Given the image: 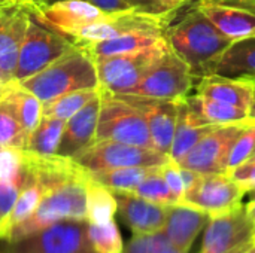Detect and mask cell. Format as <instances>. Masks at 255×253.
I'll return each mask as SVG.
<instances>
[{
  "instance_id": "obj_1",
  "label": "cell",
  "mask_w": 255,
  "mask_h": 253,
  "mask_svg": "<svg viewBox=\"0 0 255 253\" xmlns=\"http://www.w3.org/2000/svg\"><path fill=\"white\" fill-rule=\"evenodd\" d=\"M182 10L181 15H178L179 10L173 15L164 30V37L199 81L215 73L221 57L233 42L208 19L194 1Z\"/></svg>"
},
{
  "instance_id": "obj_2",
  "label": "cell",
  "mask_w": 255,
  "mask_h": 253,
  "mask_svg": "<svg viewBox=\"0 0 255 253\" xmlns=\"http://www.w3.org/2000/svg\"><path fill=\"white\" fill-rule=\"evenodd\" d=\"M90 179L91 174L85 170L48 189L36 212L10 230L6 243L31 236L58 221H87V183Z\"/></svg>"
},
{
  "instance_id": "obj_3",
  "label": "cell",
  "mask_w": 255,
  "mask_h": 253,
  "mask_svg": "<svg viewBox=\"0 0 255 253\" xmlns=\"http://www.w3.org/2000/svg\"><path fill=\"white\" fill-rule=\"evenodd\" d=\"M18 82L42 103H48L72 91L99 86L94 61L75 45L36 75Z\"/></svg>"
},
{
  "instance_id": "obj_4",
  "label": "cell",
  "mask_w": 255,
  "mask_h": 253,
  "mask_svg": "<svg viewBox=\"0 0 255 253\" xmlns=\"http://www.w3.org/2000/svg\"><path fill=\"white\" fill-rule=\"evenodd\" d=\"M112 140L154 149L143 115L123 97L102 88L96 142Z\"/></svg>"
},
{
  "instance_id": "obj_5",
  "label": "cell",
  "mask_w": 255,
  "mask_h": 253,
  "mask_svg": "<svg viewBox=\"0 0 255 253\" xmlns=\"http://www.w3.org/2000/svg\"><path fill=\"white\" fill-rule=\"evenodd\" d=\"M194 84L196 78L191 75L190 67L169 46L127 94L149 98L179 100L190 94Z\"/></svg>"
},
{
  "instance_id": "obj_6",
  "label": "cell",
  "mask_w": 255,
  "mask_h": 253,
  "mask_svg": "<svg viewBox=\"0 0 255 253\" xmlns=\"http://www.w3.org/2000/svg\"><path fill=\"white\" fill-rule=\"evenodd\" d=\"M72 48L73 42L69 37L49 28L30 12V21L19 48L13 79L22 81L36 75Z\"/></svg>"
},
{
  "instance_id": "obj_7",
  "label": "cell",
  "mask_w": 255,
  "mask_h": 253,
  "mask_svg": "<svg viewBox=\"0 0 255 253\" xmlns=\"http://www.w3.org/2000/svg\"><path fill=\"white\" fill-rule=\"evenodd\" d=\"M167 48L169 43L164 37L154 46L96 61L99 86L112 94H127Z\"/></svg>"
},
{
  "instance_id": "obj_8",
  "label": "cell",
  "mask_w": 255,
  "mask_h": 253,
  "mask_svg": "<svg viewBox=\"0 0 255 253\" xmlns=\"http://www.w3.org/2000/svg\"><path fill=\"white\" fill-rule=\"evenodd\" d=\"M4 253H93L87 221H58L46 228L9 242Z\"/></svg>"
},
{
  "instance_id": "obj_9",
  "label": "cell",
  "mask_w": 255,
  "mask_h": 253,
  "mask_svg": "<svg viewBox=\"0 0 255 253\" xmlns=\"http://www.w3.org/2000/svg\"><path fill=\"white\" fill-rule=\"evenodd\" d=\"M73 160L88 171H99L124 167H158L169 161V157L151 148L100 140L81 151Z\"/></svg>"
},
{
  "instance_id": "obj_10",
  "label": "cell",
  "mask_w": 255,
  "mask_h": 253,
  "mask_svg": "<svg viewBox=\"0 0 255 253\" xmlns=\"http://www.w3.org/2000/svg\"><path fill=\"white\" fill-rule=\"evenodd\" d=\"M248 124L250 122L214 127L178 164L200 174L227 173V158L230 148L235 139Z\"/></svg>"
},
{
  "instance_id": "obj_11",
  "label": "cell",
  "mask_w": 255,
  "mask_h": 253,
  "mask_svg": "<svg viewBox=\"0 0 255 253\" xmlns=\"http://www.w3.org/2000/svg\"><path fill=\"white\" fill-rule=\"evenodd\" d=\"M245 189L229 174H202L197 183L188 189L181 203L190 204L209 216H217L244 204Z\"/></svg>"
},
{
  "instance_id": "obj_12",
  "label": "cell",
  "mask_w": 255,
  "mask_h": 253,
  "mask_svg": "<svg viewBox=\"0 0 255 253\" xmlns=\"http://www.w3.org/2000/svg\"><path fill=\"white\" fill-rule=\"evenodd\" d=\"M255 242V227L245 204L211 216L205 227L200 253H226Z\"/></svg>"
},
{
  "instance_id": "obj_13",
  "label": "cell",
  "mask_w": 255,
  "mask_h": 253,
  "mask_svg": "<svg viewBox=\"0 0 255 253\" xmlns=\"http://www.w3.org/2000/svg\"><path fill=\"white\" fill-rule=\"evenodd\" d=\"M172 16H152L134 9L108 13L103 19L84 27L78 34L72 39L73 45H84L100 42L106 39H112L126 33L149 30V31H163L170 22Z\"/></svg>"
},
{
  "instance_id": "obj_14",
  "label": "cell",
  "mask_w": 255,
  "mask_h": 253,
  "mask_svg": "<svg viewBox=\"0 0 255 253\" xmlns=\"http://www.w3.org/2000/svg\"><path fill=\"white\" fill-rule=\"evenodd\" d=\"M194 4L232 42L255 36V0H194Z\"/></svg>"
},
{
  "instance_id": "obj_15",
  "label": "cell",
  "mask_w": 255,
  "mask_h": 253,
  "mask_svg": "<svg viewBox=\"0 0 255 253\" xmlns=\"http://www.w3.org/2000/svg\"><path fill=\"white\" fill-rule=\"evenodd\" d=\"M30 12L40 22L70 40L84 27L94 24L108 15L84 0H54L40 7L30 9Z\"/></svg>"
},
{
  "instance_id": "obj_16",
  "label": "cell",
  "mask_w": 255,
  "mask_h": 253,
  "mask_svg": "<svg viewBox=\"0 0 255 253\" xmlns=\"http://www.w3.org/2000/svg\"><path fill=\"white\" fill-rule=\"evenodd\" d=\"M133 104L145 118L154 149L167 155L172 146L176 118H178V100L149 98L128 94H117Z\"/></svg>"
},
{
  "instance_id": "obj_17",
  "label": "cell",
  "mask_w": 255,
  "mask_h": 253,
  "mask_svg": "<svg viewBox=\"0 0 255 253\" xmlns=\"http://www.w3.org/2000/svg\"><path fill=\"white\" fill-rule=\"evenodd\" d=\"M30 21V9L18 1L0 10V79L12 81L18 54Z\"/></svg>"
},
{
  "instance_id": "obj_18",
  "label": "cell",
  "mask_w": 255,
  "mask_h": 253,
  "mask_svg": "<svg viewBox=\"0 0 255 253\" xmlns=\"http://www.w3.org/2000/svg\"><path fill=\"white\" fill-rule=\"evenodd\" d=\"M102 106V88L100 92L90 100L81 110L66 121V127L61 136L57 155L73 158L81 151L87 149L96 142L97 122Z\"/></svg>"
},
{
  "instance_id": "obj_19",
  "label": "cell",
  "mask_w": 255,
  "mask_h": 253,
  "mask_svg": "<svg viewBox=\"0 0 255 253\" xmlns=\"http://www.w3.org/2000/svg\"><path fill=\"white\" fill-rule=\"evenodd\" d=\"M118 213L133 234H154L164 228L167 206L151 203L131 192H114Z\"/></svg>"
},
{
  "instance_id": "obj_20",
  "label": "cell",
  "mask_w": 255,
  "mask_h": 253,
  "mask_svg": "<svg viewBox=\"0 0 255 253\" xmlns=\"http://www.w3.org/2000/svg\"><path fill=\"white\" fill-rule=\"evenodd\" d=\"M209 215L185 203L167 206V218L163 228L167 240L178 249L188 253L200 231L208 225Z\"/></svg>"
},
{
  "instance_id": "obj_21",
  "label": "cell",
  "mask_w": 255,
  "mask_h": 253,
  "mask_svg": "<svg viewBox=\"0 0 255 253\" xmlns=\"http://www.w3.org/2000/svg\"><path fill=\"white\" fill-rule=\"evenodd\" d=\"M215 125L205 121L200 112L188 101L187 97L178 100V118L173 133L169 158L175 163H181L184 157L194 148V145L208 134Z\"/></svg>"
},
{
  "instance_id": "obj_22",
  "label": "cell",
  "mask_w": 255,
  "mask_h": 253,
  "mask_svg": "<svg viewBox=\"0 0 255 253\" xmlns=\"http://www.w3.org/2000/svg\"><path fill=\"white\" fill-rule=\"evenodd\" d=\"M196 91L200 95L236 106L250 113L254 95V81L251 78H233L214 73L200 78Z\"/></svg>"
},
{
  "instance_id": "obj_23",
  "label": "cell",
  "mask_w": 255,
  "mask_h": 253,
  "mask_svg": "<svg viewBox=\"0 0 255 253\" xmlns=\"http://www.w3.org/2000/svg\"><path fill=\"white\" fill-rule=\"evenodd\" d=\"M164 39L163 31H149V30H139V31H131L126 33L112 39L100 40V42H93V43H84V45H75L81 48L87 55L96 63L102 58L118 55V54H126V52H134L140 51L149 46L157 45Z\"/></svg>"
},
{
  "instance_id": "obj_24",
  "label": "cell",
  "mask_w": 255,
  "mask_h": 253,
  "mask_svg": "<svg viewBox=\"0 0 255 253\" xmlns=\"http://www.w3.org/2000/svg\"><path fill=\"white\" fill-rule=\"evenodd\" d=\"M0 104L7 107L15 115L28 134L42 119V101L15 79L6 82Z\"/></svg>"
},
{
  "instance_id": "obj_25",
  "label": "cell",
  "mask_w": 255,
  "mask_h": 253,
  "mask_svg": "<svg viewBox=\"0 0 255 253\" xmlns=\"http://www.w3.org/2000/svg\"><path fill=\"white\" fill-rule=\"evenodd\" d=\"M215 73L233 78H255V36L233 42L221 57Z\"/></svg>"
},
{
  "instance_id": "obj_26",
  "label": "cell",
  "mask_w": 255,
  "mask_h": 253,
  "mask_svg": "<svg viewBox=\"0 0 255 253\" xmlns=\"http://www.w3.org/2000/svg\"><path fill=\"white\" fill-rule=\"evenodd\" d=\"M188 101L200 112V115L205 118V121L211 125L221 127V125H232V124H242V122H250L248 121V110L239 109L236 106L194 94V95H187Z\"/></svg>"
},
{
  "instance_id": "obj_27",
  "label": "cell",
  "mask_w": 255,
  "mask_h": 253,
  "mask_svg": "<svg viewBox=\"0 0 255 253\" xmlns=\"http://www.w3.org/2000/svg\"><path fill=\"white\" fill-rule=\"evenodd\" d=\"M64 127H66L64 119L42 116L37 127L30 133L25 149L40 157L57 155V149L60 146Z\"/></svg>"
},
{
  "instance_id": "obj_28",
  "label": "cell",
  "mask_w": 255,
  "mask_h": 253,
  "mask_svg": "<svg viewBox=\"0 0 255 253\" xmlns=\"http://www.w3.org/2000/svg\"><path fill=\"white\" fill-rule=\"evenodd\" d=\"M117 212L115 194L91 177L87 183V222L96 225L106 224L115 218Z\"/></svg>"
},
{
  "instance_id": "obj_29",
  "label": "cell",
  "mask_w": 255,
  "mask_h": 253,
  "mask_svg": "<svg viewBox=\"0 0 255 253\" xmlns=\"http://www.w3.org/2000/svg\"><path fill=\"white\" fill-rule=\"evenodd\" d=\"M154 169L155 167H124L90 171V174L97 183L112 192H131Z\"/></svg>"
},
{
  "instance_id": "obj_30",
  "label": "cell",
  "mask_w": 255,
  "mask_h": 253,
  "mask_svg": "<svg viewBox=\"0 0 255 253\" xmlns=\"http://www.w3.org/2000/svg\"><path fill=\"white\" fill-rule=\"evenodd\" d=\"M99 92H100V86L78 89V91L67 92L48 103H42V116L58 118V119L67 121L78 110H81L90 100H93Z\"/></svg>"
},
{
  "instance_id": "obj_31",
  "label": "cell",
  "mask_w": 255,
  "mask_h": 253,
  "mask_svg": "<svg viewBox=\"0 0 255 253\" xmlns=\"http://www.w3.org/2000/svg\"><path fill=\"white\" fill-rule=\"evenodd\" d=\"M43 195H45V188L42 186V183L30 176V180L19 191L16 203H15V206L10 212V216L7 219V237L13 227L24 222L36 212ZM6 242H7V239H6Z\"/></svg>"
},
{
  "instance_id": "obj_32",
  "label": "cell",
  "mask_w": 255,
  "mask_h": 253,
  "mask_svg": "<svg viewBox=\"0 0 255 253\" xmlns=\"http://www.w3.org/2000/svg\"><path fill=\"white\" fill-rule=\"evenodd\" d=\"M30 180L27 152L19 148H0V182H13L24 188Z\"/></svg>"
},
{
  "instance_id": "obj_33",
  "label": "cell",
  "mask_w": 255,
  "mask_h": 253,
  "mask_svg": "<svg viewBox=\"0 0 255 253\" xmlns=\"http://www.w3.org/2000/svg\"><path fill=\"white\" fill-rule=\"evenodd\" d=\"M88 239L93 253H123L124 243L115 219L106 224H88Z\"/></svg>"
},
{
  "instance_id": "obj_34",
  "label": "cell",
  "mask_w": 255,
  "mask_h": 253,
  "mask_svg": "<svg viewBox=\"0 0 255 253\" xmlns=\"http://www.w3.org/2000/svg\"><path fill=\"white\" fill-rule=\"evenodd\" d=\"M131 194L145 198L151 203L161 204V206H170L178 203L173 194L170 192L169 186L166 185V180L161 176L160 167H155L133 191Z\"/></svg>"
},
{
  "instance_id": "obj_35",
  "label": "cell",
  "mask_w": 255,
  "mask_h": 253,
  "mask_svg": "<svg viewBox=\"0 0 255 253\" xmlns=\"http://www.w3.org/2000/svg\"><path fill=\"white\" fill-rule=\"evenodd\" d=\"M28 133L22 128L15 115L0 104V148L25 149L28 143Z\"/></svg>"
},
{
  "instance_id": "obj_36",
  "label": "cell",
  "mask_w": 255,
  "mask_h": 253,
  "mask_svg": "<svg viewBox=\"0 0 255 253\" xmlns=\"http://www.w3.org/2000/svg\"><path fill=\"white\" fill-rule=\"evenodd\" d=\"M255 151V124L250 122L235 139L229 158H227V173H230L233 169L239 167L241 164L250 161Z\"/></svg>"
},
{
  "instance_id": "obj_37",
  "label": "cell",
  "mask_w": 255,
  "mask_h": 253,
  "mask_svg": "<svg viewBox=\"0 0 255 253\" xmlns=\"http://www.w3.org/2000/svg\"><path fill=\"white\" fill-rule=\"evenodd\" d=\"M166 243H169V240L163 231L154 234H134L124 246L123 253H157Z\"/></svg>"
},
{
  "instance_id": "obj_38",
  "label": "cell",
  "mask_w": 255,
  "mask_h": 253,
  "mask_svg": "<svg viewBox=\"0 0 255 253\" xmlns=\"http://www.w3.org/2000/svg\"><path fill=\"white\" fill-rule=\"evenodd\" d=\"M160 171H161V176L166 180V185L169 186L170 192L173 194L176 201L181 203L182 197L185 194V188H184L179 164L169 158V161H166L163 166H160Z\"/></svg>"
},
{
  "instance_id": "obj_39",
  "label": "cell",
  "mask_w": 255,
  "mask_h": 253,
  "mask_svg": "<svg viewBox=\"0 0 255 253\" xmlns=\"http://www.w3.org/2000/svg\"><path fill=\"white\" fill-rule=\"evenodd\" d=\"M124 1L131 9L146 13V15H152V16H172L176 13L167 9L161 0H124Z\"/></svg>"
},
{
  "instance_id": "obj_40",
  "label": "cell",
  "mask_w": 255,
  "mask_h": 253,
  "mask_svg": "<svg viewBox=\"0 0 255 253\" xmlns=\"http://www.w3.org/2000/svg\"><path fill=\"white\" fill-rule=\"evenodd\" d=\"M229 174L245 189V192L255 191V161H247L241 164Z\"/></svg>"
},
{
  "instance_id": "obj_41",
  "label": "cell",
  "mask_w": 255,
  "mask_h": 253,
  "mask_svg": "<svg viewBox=\"0 0 255 253\" xmlns=\"http://www.w3.org/2000/svg\"><path fill=\"white\" fill-rule=\"evenodd\" d=\"M54 1V0H49ZM96 7H99L100 10L106 12V13H114V12H123V10H128L131 9L124 0H84Z\"/></svg>"
},
{
  "instance_id": "obj_42",
  "label": "cell",
  "mask_w": 255,
  "mask_h": 253,
  "mask_svg": "<svg viewBox=\"0 0 255 253\" xmlns=\"http://www.w3.org/2000/svg\"><path fill=\"white\" fill-rule=\"evenodd\" d=\"M179 169H181V176H182V182H184V188H185V192L188 191V189H191L196 183H197V180L200 179V173H197V171H194V170H190V169H185V167H181L179 166Z\"/></svg>"
},
{
  "instance_id": "obj_43",
  "label": "cell",
  "mask_w": 255,
  "mask_h": 253,
  "mask_svg": "<svg viewBox=\"0 0 255 253\" xmlns=\"http://www.w3.org/2000/svg\"><path fill=\"white\" fill-rule=\"evenodd\" d=\"M161 1H163V4H164L167 9H170L172 12H178L179 9H182V7H185V6L191 4L194 0H161Z\"/></svg>"
},
{
  "instance_id": "obj_44",
  "label": "cell",
  "mask_w": 255,
  "mask_h": 253,
  "mask_svg": "<svg viewBox=\"0 0 255 253\" xmlns=\"http://www.w3.org/2000/svg\"><path fill=\"white\" fill-rule=\"evenodd\" d=\"M157 253H187V252H184V251H181V249H178V248H175L170 242L169 243H166L160 251Z\"/></svg>"
},
{
  "instance_id": "obj_45",
  "label": "cell",
  "mask_w": 255,
  "mask_h": 253,
  "mask_svg": "<svg viewBox=\"0 0 255 253\" xmlns=\"http://www.w3.org/2000/svg\"><path fill=\"white\" fill-rule=\"evenodd\" d=\"M245 207H247V212H248V215H250V218H251V221H253L255 227V195L248 204H245Z\"/></svg>"
},
{
  "instance_id": "obj_46",
  "label": "cell",
  "mask_w": 255,
  "mask_h": 253,
  "mask_svg": "<svg viewBox=\"0 0 255 253\" xmlns=\"http://www.w3.org/2000/svg\"><path fill=\"white\" fill-rule=\"evenodd\" d=\"M30 9H36V7H40V6H43V4H46L49 0H22Z\"/></svg>"
},
{
  "instance_id": "obj_47",
  "label": "cell",
  "mask_w": 255,
  "mask_h": 253,
  "mask_svg": "<svg viewBox=\"0 0 255 253\" xmlns=\"http://www.w3.org/2000/svg\"><path fill=\"white\" fill-rule=\"evenodd\" d=\"M254 81V95H253V103L250 107V113H248V121L255 124V78H251Z\"/></svg>"
},
{
  "instance_id": "obj_48",
  "label": "cell",
  "mask_w": 255,
  "mask_h": 253,
  "mask_svg": "<svg viewBox=\"0 0 255 253\" xmlns=\"http://www.w3.org/2000/svg\"><path fill=\"white\" fill-rule=\"evenodd\" d=\"M18 1H21V0H0V10H3V9L9 7V6H12V4L18 3Z\"/></svg>"
},
{
  "instance_id": "obj_49",
  "label": "cell",
  "mask_w": 255,
  "mask_h": 253,
  "mask_svg": "<svg viewBox=\"0 0 255 253\" xmlns=\"http://www.w3.org/2000/svg\"><path fill=\"white\" fill-rule=\"evenodd\" d=\"M255 243V242H254ZM254 243H250V245H244V246H241V248H236V249H233V251H230V252H226V253H245Z\"/></svg>"
},
{
  "instance_id": "obj_50",
  "label": "cell",
  "mask_w": 255,
  "mask_h": 253,
  "mask_svg": "<svg viewBox=\"0 0 255 253\" xmlns=\"http://www.w3.org/2000/svg\"><path fill=\"white\" fill-rule=\"evenodd\" d=\"M6 82H7V81H3V79H0V101H1V98H3V94H4V86H6Z\"/></svg>"
},
{
  "instance_id": "obj_51",
  "label": "cell",
  "mask_w": 255,
  "mask_h": 253,
  "mask_svg": "<svg viewBox=\"0 0 255 253\" xmlns=\"http://www.w3.org/2000/svg\"><path fill=\"white\" fill-rule=\"evenodd\" d=\"M245 253H255V243L254 245H253V246H251V248H250V249H248V251H247V252Z\"/></svg>"
},
{
  "instance_id": "obj_52",
  "label": "cell",
  "mask_w": 255,
  "mask_h": 253,
  "mask_svg": "<svg viewBox=\"0 0 255 253\" xmlns=\"http://www.w3.org/2000/svg\"><path fill=\"white\" fill-rule=\"evenodd\" d=\"M250 161H255V151H254V154H253V157L250 158Z\"/></svg>"
},
{
  "instance_id": "obj_53",
  "label": "cell",
  "mask_w": 255,
  "mask_h": 253,
  "mask_svg": "<svg viewBox=\"0 0 255 253\" xmlns=\"http://www.w3.org/2000/svg\"><path fill=\"white\" fill-rule=\"evenodd\" d=\"M21 1H22V0H21Z\"/></svg>"
}]
</instances>
